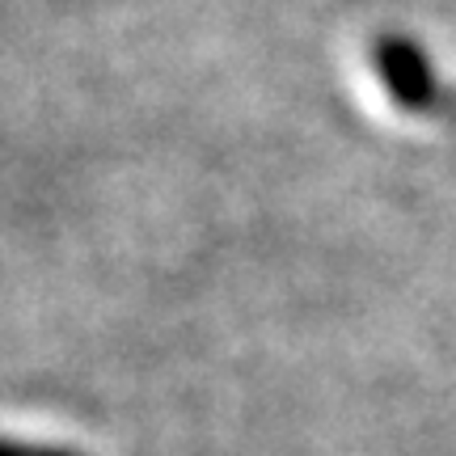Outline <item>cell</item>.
I'll use <instances>...</instances> for the list:
<instances>
[{
  "mask_svg": "<svg viewBox=\"0 0 456 456\" xmlns=\"http://www.w3.org/2000/svg\"><path fill=\"white\" fill-rule=\"evenodd\" d=\"M372 68L385 85V94L402 110H431L440 98V77L427 60V51L406 34H380L372 43Z\"/></svg>",
  "mask_w": 456,
  "mask_h": 456,
  "instance_id": "6da1fadb",
  "label": "cell"
},
{
  "mask_svg": "<svg viewBox=\"0 0 456 456\" xmlns=\"http://www.w3.org/2000/svg\"><path fill=\"white\" fill-rule=\"evenodd\" d=\"M0 456H81V452L77 448H60V444H34V440L0 436Z\"/></svg>",
  "mask_w": 456,
  "mask_h": 456,
  "instance_id": "7a4b0ae2",
  "label": "cell"
}]
</instances>
